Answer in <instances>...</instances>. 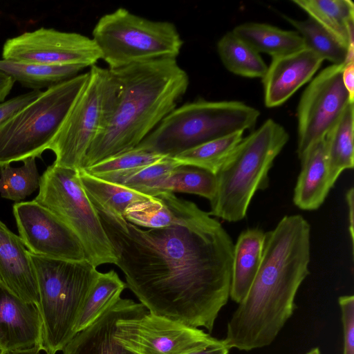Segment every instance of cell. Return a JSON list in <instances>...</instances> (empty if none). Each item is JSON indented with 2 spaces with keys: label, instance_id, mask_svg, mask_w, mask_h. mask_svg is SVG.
Returning a JSON list of instances; mask_svg holds the SVG:
<instances>
[{
  "label": "cell",
  "instance_id": "cell-1",
  "mask_svg": "<svg viewBox=\"0 0 354 354\" xmlns=\"http://www.w3.org/2000/svg\"><path fill=\"white\" fill-rule=\"evenodd\" d=\"M95 207L115 265L140 304L154 315L212 332L232 278L234 244L221 223L196 206L182 221L143 229Z\"/></svg>",
  "mask_w": 354,
  "mask_h": 354
},
{
  "label": "cell",
  "instance_id": "cell-2",
  "mask_svg": "<svg viewBox=\"0 0 354 354\" xmlns=\"http://www.w3.org/2000/svg\"><path fill=\"white\" fill-rule=\"evenodd\" d=\"M310 226L299 214L283 216L265 232L261 264L227 325L230 348L249 351L270 345L295 310V298L309 274Z\"/></svg>",
  "mask_w": 354,
  "mask_h": 354
},
{
  "label": "cell",
  "instance_id": "cell-3",
  "mask_svg": "<svg viewBox=\"0 0 354 354\" xmlns=\"http://www.w3.org/2000/svg\"><path fill=\"white\" fill-rule=\"evenodd\" d=\"M120 89L104 129L88 149L82 168L136 147L176 108L189 77L176 58L133 64L116 70Z\"/></svg>",
  "mask_w": 354,
  "mask_h": 354
},
{
  "label": "cell",
  "instance_id": "cell-4",
  "mask_svg": "<svg viewBox=\"0 0 354 354\" xmlns=\"http://www.w3.org/2000/svg\"><path fill=\"white\" fill-rule=\"evenodd\" d=\"M288 140L285 128L272 119L243 138L216 174L209 214L228 222L243 219L255 193L268 187L269 171Z\"/></svg>",
  "mask_w": 354,
  "mask_h": 354
},
{
  "label": "cell",
  "instance_id": "cell-5",
  "mask_svg": "<svg viewBox=\"0 0 354 354\" xmlns=\"http://www.w3.org/2000/svg\"><path fill=\"white\" fill-rule=\"evenodd\" d=\"M29 253L37 281L42 345L46 354H55L75 335L77 317L100 272L86 259L73 261Z\"/></svg>",
  "mask_w": 354,
  "mask_h": 354
},
{
  "label": "cell",
  "instance_id": "cell-6",
  "mask_svg": "<svg viewBox=\"0 0 354 354\" xmlns=\"http://www.w3.org/2000/svg\"><path fill=\"white\" fill-rule=\"evenodd\" d=\"M258 109L239 101L198 100L170 112L136 147L174 157L205 142L253 127Z\"/></svg>",
  "mask_w": 354,
  "mask_h": 354
},
{
  "label": "cell",
  "instance_id": "cell-7",
  "mask_svg": "<svg viewBox=\"0 0 354 354\" xmlns=\"http://www.w3.org/2000/svg\"><path fill=\"white\" fill-rule=\"evenodd\" d=\"M88 76L82 73L47 88L0 124V167L40 157L49 149Z\"/></svg>",
  "mask_w": 354,
  "mask_h": 354
},
{
  "label": "cell",
  "instance_id": "cell-8",
  "mask_svg": "<svg viewBox=\"0 0 354 354\" xmlns=\"http://www.w3.org/2000/svg\"><path fill=\"white\" fill-rule=\"evenodd\" d=\"M92 39L109 70L158 59H176L183 44L172 23L149 20L124 8L102 16Z\"/></svg>",
  "mask_w": 354,
  "mask_h": 354
},
{
  "label": "cell",
  "instance_id": "cell-9",
  "mask_svg": "<svg viewBox=\"0 0 354 354\" xmlns=\"http://www.w3.org/2000/svg\"><path fill=\"white\" fill-rule=\"evenodd\" d=\"M34 201L72 230L89 263L96 268L115 264L114 249L95 207L82 187L79 171L55 164L48 167L40 176L39 193Z\"/></svg>",
  "mask_w": 354,
  "mask_h": 354
},
{
  "label": "cell",
  "instance_id": "cell-10",
  "mask_svg": "<svg viewBox=\"0 0 354 354\" xmlns=\"http://www.w3.org/2000/svg\"><path fill=\"white\" fill-rule=\"evenodd\" d=\"M88 73L48 149L55 155L53 164L77 171L82 169L91 145L110 118L120 89L109 68L94 65Z\"/></svg>",
  "mask_w": 354,
  "mask_h": 354
},
{
  "label": "cell",
  "instance_id": "cell-11",
  "mask_svg": "<svg viewBox=\"0 0 354 354\" xmlns=\"http://www.w3.org/2000/svg\"><path fill=\"white\" fill-rule=\"evenodd\" d=\"M115 326V340L134 354H187L220 340L148 310L120 319Z\"/></svg>",
  "mask_w": 354,
  "mask_h": 354
},
{
  "label": "cell",
  "instance_id": "cell-12",
  "mask_svg": "<svg viewBox=\"0 0 354 354\" xmlns=\"http://www.w3.org/2000/svg\"><path fill=\"white\" fill-rule=\"evenodd\" d=\"M344 65L324 68L304 91L297 109L299 159L315 142L324 138L344 109L352 102L342 78Z\"/></svg>",
  "mask_w": 354,
  "mask_h": 354
},
{
  "label": "cell",
  "instance_id": "cell-13",
  "mask_svg": "<svg viewBox=\"0 0 354 354\" xmlns=\"http://www.w3.org/2000/svg\"><path fill=\"white\" fill-rule=\"evenodd\" d=\"M3 59L44 66L95 65L100 52L92 38L80 33L40 28L6 41Z\"/></svg>",
  "mask_w": 354,
  "mask_h": 354
},
{
  "label": "cell",
  "instance_id": "cell-14",
  "mask_svg": "<svg viewBox=\"0 0 354 354\" xmlns=\"http://www.w3.org/2000/svg\"><path fill=\"white\" fill-rule=\"evenodd\" d=\"M13 214L19 237L30 253L67 261L86 260L76 234L45 207L34 200L17 202Z\"/></svg>",
  "mask_w": 354,
  "mask_h": 354
},
{
  "label": "cell",
  "instance_id": "cell-15",
  "mask_svg": "<svg viewBox=\"0 0 354 354\" xmlns=\"http://www.w3.org/2000/svg\"><path fill=\"white\" fill-rule=\"evenodd\" d=\"M324 60L308 48L272 57L262 78L265 106L277 107L310 82Z\"/></svg>",
  "mask_w": 354,
  "mask_h": 354
},
{
  "label": "cell",
  "instance_id": "cell-16",
  "mask_svg": "<svg viewBox=\"0 0 354 354\" xmlns=\"http://www.w3.org/2000/svg\"><path fill=\"white\" fill-rule=\"evenodd\" d=\"M42 334L38 307L22 300L0 282V351L42 344Z\"/></svg>",
  "mask_w": 354,
  "mask_h": 354
},
{
  "label": "cell",
  "instance_id": "cell-17",
  "mask_svg": "<svg viewBox=\"0 0 354 354\" xmlns=\"http://www.w3.org/2000/svg\"><path fill=\"white\" fill-rule=\"evenodd\" d=\"M147 311L140 303L120 298L94 323L77 333L64 346L62 354H134L115 337L116 322Z\"/></svg>",
  "mask_w": 354,
  "mask_h": 354
},
{
  "label": "cell",
  "instance_id": "cell-18",
  "mask_svg": "<svg viewBox=\"0 0 354 354\" xmlns=\"http://www.w3.org/2000/svg\"><path fill=\"white\" fill-rule=\"evenodd\" d=\"M0 282L22 300L38 306L37 281L29 251L1 220Z\"/></svg>",
  "mask_w": 354,
  "mask_h": 354
},
{
  "label": "cell",
  "instance_id": "cell-19",
  "mask_svg": "<svg viewBox=\"0 0 354 354\" xmlns=\"http://www.w3.org/2000/svg\"><path fill=\"white\" fill-rule=\"evenodd\" d=\"M299 160L301 168L294 189L293 202L301 209L315 210L322 205L333 187L324 138L313 144Z\"/></svg>",
  "mask_w": 354,
  "mask_h": 354
},
{
  "label": "cell",
  "instance_id": "cell-20",
  "mask_svg": "<svg viewBox=\"0 0 354 354\" xmlns=\"http://www.w3.org/2000/svg\"><path fill=\"white\" fill-rule=\"evenodd\" d=\"M265 232L259 228L243 231L234 245L230 297L240 303L246 296L259 270Z\"/></svg>",
  "mask_w": 354,
  "mask_h": 354
},
{
  "label": "cell",
  "instance_id": "cell-21",
  "mask_svg": "<svg viewBox=\"0 0 354 354\" xmlns=\"http://www.w3.org/2000/svg\"><path fill=\"white\" fill-rule=\"evenodd\" d=\"M292 2L348 48L345 64L354 62V4L350 0H293Z\"/></svg>",
  "mask_w": 354,
  "mask_h": 354
},
{
  "label": "cell",
  "instance_id": "cell-22",
  "mask_svg": "<svg viewBox=\"0 0 354 354\" xmlns=\"http://www.w3.org/2000/svg\"><path fill=\"white\" fill-rule=\"evenodd\" d=\"M196 206L193 202L178 198L174 193L163 192L133 205L126 211L124 218L140 227L160 228L183 221Z\"/></svg>",
  "mask_w": 354,
  "mask_h": 354
},
{
  "label": "cell",
  "instance_id": "cell-23",
  "mask_svg": "<svg viewBox=\"0 0 354 354\" xmlns=\"http://www.w3.org/2000/svg\"><path fill=\"white\" fill-rule=\"evenodd\" d=\"M232 32L259 53L272 57L305 48L302 37L295 30H286L270 24L246 22L236 26Z\"/></svg>",
  "mask_w": 354,
  "mask_h": 354
},
{
  "label": "cell",
  "instance_id": "cell-24",
  "mask_svg": "<svg viewBox=\"0 0 354 354\" xmlns=\"http://www.w3.org/2000/svg\"><path fill=\"white\" fill-rule=\"evenodd\" d=\"M354 102H350L324 137L330 180L333 185L345 169L354 165Z\"/></svg>",
  "mask_w": 354,
  "mask_h": 354
},
{
  "label": "cell",
  "instance_id": "cell-25",
  "mask_svg": "<svg viewBox=\"0 0 354 354\" xmlns=\"http://www.w3.org/2000/svg\"><path fill=\"white\" fill-rule=\"evenodd\" d=\"M79 176L93 204L115 216L124 217L129 207L153 197L93 176L83 169L79 171Z\"/></svg>",
  "mask_w": 354,
  "mask_h": 354
},
{
  "label": "cell",
  "instance_id": "cell-26",
  "mask_svg": "<svg viewBox=\"0 0 354 354\" xmlns=\"http://www.w3.org/2000/svg\"><path fill=\"white\" fill-rule=\"evenodd\" d=\"M127 284L114 270L100 272L91 287L77 317L75 335L94 323L120 298Z\"/></svg>",
  "mask_w": 354,
  "mask_h": 354
},
{
  "label": "cell",
  "instance_id": "cell-27",
  "mask_svg": "<svg viewBox=\"0 0 354 354\" xmlns=\"http://www.w3.org/2000/svg\"><path fill=\"white\" fill-rule=\"evenodd\" d=\"M82 65L44 66L0 59V71L33 90L48 88L78 75Z\"/></svg>",
  "mask_w": 354,
  "mask_h": 354
},
{
  "label": "cell",
  "instance_id": "cell-28",
  "mask_svg": "<svg viewBox=\"0 0 354 354\" xmlns=\"http://www.w3.org/2000/svg\"><path fill=\"white\" fill-rule=\"evenodd\" d=\"M217 52L226 69L236 75L262 79L266 72L268 66L260 53L232 31L219 39Z\"/></svg>",
  "mask_w": 354,
  "mask_h": 354
},
{
  "label": "cell",
  "instance_id": "cell-29",
  "mask_svg": "<svg viewBox=\"0 0 354 354\" xmlns=\"http://www.w3.org/2000/svg\"><path fill=\"white\" fill-rule=\"evenodd\" d=\"M216 175L203 169L179 165L154 187L152 196L163 192H182L198 195L209 201L216 191Z\"/></svg>",
  "mask_w": 354,
  "mask_h": 354
},
{
  "label": "cell",
  "instance_id": "cell-30",
  "mask_svg": "<svg viewBox=\"0 0 354 354\" xmlns=\"http://www.w3.org/2000/svg\"><path fill=\"white\" fill-rule=\"evenodd\" d=\"M284 18L302 37L306 48L332 64H345L347 47L317 22L309 17L304 20L294 19L287 16Z\"/></svg>",
  "mask_w": 354,
  "mask_h": 354
},
{
  "label": "cell",
  "instance_id": "cell-31",
  "mask_svg": "<svg viewBox=\"0 0 354 354\" xmlns=\"http://www.w3.org/2000/svg\"><path fill=\"white\" fill-rule=\"evenodd\" d=\"M243 134L238 132L213 140L171 158L180 165L198 167L216 175L242 140Z\"/></svg>",
  "mask_w": 354,
  "mask_h": 354
},
{
  "label": "cell",
  "instance_id": "cell-32",
  "mask_svg": "<svg viewBox=\"0 0 354 354\" xmlns=\"http://www.w3.org/2000/svg\"><path fill=\"white\" fill-rule=\"evenodd\" d=\"M179 165L173 158L167 156L154 164L142 168L112 173L97 178L152 196L156 185Z\"/></svg>",
  "mask_w": 354,
  "mask_h": 354
},
{
  "label": "cell",
  "instance_id": "cell-33",
  "mask_svg": "<svg viewBox=\"0 0 354 354\" xmlns=\"http://www.w3.org/2000/svg\"><path fill=\"white\" fill-rule=\"evenodd\" d=\"M35 157L24 160L19 167L10 164L0 167L1 196L19 202L39 187L40 176Z\"/></svg>",
  "mask_w": 354,
  "mask_h": 354
},
{
  "label": "cell",
  "instance_id": "cell-34",
  "mask_svg": "<svg viewBox=\"0 0 354 354\" xmlns=\"http://www.w3.org/2000/svg\"><path fill=\"white\" fill-rule=\"evenodd\" d=\"M165 157L167 156L135 147L82 169L93 176L100 177L112 173L142 168L154 164Z\"/></svg>",
  "mask_w": 354,
  "mask_h": 354
},
{
  "label": "cell",
  "instance_id": "cell-35",
  "mask_svg": "<svg viewBox=\"0 0 354 354\" xmlns=\"http://www.w3.org/2000/svg\"><path fill=\"white\" fill-rule=\"evenodd\" d=\"M344 330L343 354H354V297L344 295L338 299Z\"/></svg>",
  "mask_w": 354,
  "mask_h": 354
},
{
  "label": "cell",
  "instance_id": "cell-36",
  "mask_svg": "<svg viewBox=\"0 0 354 354\" xmlns=\"http://www.w3.org/2000/svg\"><path fill=\"white\" fill-rule=\"evenodd\" d=\"M41 90H32L0 103V124L13 114L36 100L41 94Z\"/></svg>",
  "mask_w": 354,
  "mask_h": 354
},
{
  "label": "cell",
  "instance_id": "cell-37",
  "mask_svg": "<svg viewBox=\"0 0 354 354\" xmlns=\"http://www.w3.org/2000/svg\"><path fill=\"white\" fill-rule=\"evenodd\" d=\"M343 84L350 99L354 102V62L344 64L342 71Z\"/></svg>",
  "mask_w": 354,
  "mask_h": 354
},
{
  "label": "cell",
  "instance_id": "cell-38",
  "mask_svg": "<svg viewBox=\"0 0 354 354\" xmlns=\"http://www.w3.org/2000/svg\"><path fill=\"white\" fill-rule=\"evenodd\" d=\"M346 201L348 205V230L351 236L352 250H353L354 240V189L351 187L346 193Z\"/></svg>",
  "mask_w": 354,
  "mask_h": 354
},
{
  "label": "cell",
  "instance_id": "cell-39",
  "mask_svg": "<svg viewBox=\"0 0 354 354\" xmlns=\"http://www.w3.org/2000/svg\"><path fill=\"white\" fill-rule=\"evenodd\" d=\"M229 351L230 348L226 346L225 341L220 339L216 344L187 354H229Z\"/></svg>",
  "mask_w": 354,
  "mask_h": 354
},
{
  "label": "cell",
  "instance_id": "cell-40",
  "mask_svg": "<svg viewBox=\"0 0 354 354\" xmlns=\"http://www.w3.org/2000/svg\"><path fill=\"white\" fill-rule=\"evenodd\" d=\"M15 82L13 78L0 71V103L5 101Z\"/></svg>",
  "mask_w": 354,
  "mask_h": 354
},
{
  "label": "cell",
  "instance_id": "cell-41",
  "mask_svg": "<svg viewBox=\"0 0 354 354\" xmlns=\"http://www.w3.org/2000/svg\"><path fill=\"white\" fill-rule=\"evenodd\" d=\"M42 351H44L43 345L38 344L26 349L0 351V354H41Z\"/></svg>",
  "mask_w": 354,
  "mask_h": 354
},
{
  "label": "cell",
  "instance_id": "cell-42",
  "mask_svg": "<svg viewBox=\"0 0 354 354\" xmlns=\"http://www.w3.org/2000/svg\"><path fill=\"white\" fill-rule=\"evenodd\" d=\"M307 354H320V351L318 348H315L309 351Z\"/></svg>",
  "mask_w": 354,
  "mask_h": 354
}]
</instances>
